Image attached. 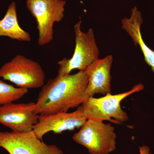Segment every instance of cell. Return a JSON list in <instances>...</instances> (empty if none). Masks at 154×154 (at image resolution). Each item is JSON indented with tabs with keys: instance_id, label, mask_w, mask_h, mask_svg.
Returning a JSON list of instances; mask_svg holds the SVG:
<instances>
[{
	"instance_id": "8",
	"label": "cell",
	"mask_w": 154,
	"mask_h": 154,
	"mask_svg": "<svg viewBox=\"0 0 154 154\" xmlns=\"http://www.w3.org/2000/svg\"><path fill=\"white\" fill-rule=\"evenodd\" d=\"M35 102L8 103L0 106V124L15 132L34 129L39 118L35 113Z\"/></svg>"
},
{
	"instance_id": "9",
	"label": "cell",
	"mask_w": 154,
	"mask_h": 154,
	"mask_svg": "<svg viewBox=\"0 0 154 154\" xmlns=\"http://www.w3.org/2000/svg\"><path fill=\"white\" fill-rule=\"evenodd\" d=\"M87 120L81 106L71 113L62 112L49 115H39L33 131L39 139L42 140L45 135L52 131L60 134L66 131H73L81 127Z\"/></svg>"
},
{
	"instance_id": "12",
	"label": "cell",
	"mask_w": 154,
	"mask_h": 154,
	"mask_svg": "<svg viewBox=\"0 0 154 154\" xmlns=\"http://www.w3.org/2000/svg\"><path fill=\"white\" fill-rule=\"evenodd\" d=\"M5 36L20 41L30 42L29 33L19 26L16 3L9 5L4 18L0 20V36Z\"/></svg>"
},
{
	"instance_id": "2",
	"label": "cell",
	"mask_w": 154,
	"mask_h": 154,
	"mask_svg": "<svg viewBox=\"0 0 154 154\" xmlns=\"http://www.w3.org/2000/svg\"><path fill=\"white\" fill-rule=\"evenodd\" d=\"M144 88L143 85L140 83L124 93L115 95L107 94L100 98L91 97L80 106L87 119L121 124L129 119L127 113L121 108L122 101L131 94L142 91Z\"/></svg>"
},
{
	"instance_id": "14",
	"label": "cell",
	"mask_w": 154,
	"mask_h": 154,
	"mask_svg": "<svg viewBox=\"0 0 154 154\" xmlns=\"http://www.w3.org/2000/svg\"><path fill=\"white\" fill-rule=\"evenodd\" d=\"M139 148L140 154H151L152 153L150 149L148 146L143 145L141 146H140Z\"/></svg>"
},
{
	"instance_id": "6",
	"label": "cell",
	"mask_w": 154,
	"mask_h": 154,
	"mask_svg": "<svg viewBox=\"0 0 154 154\" xmlns=\"http://www.w3.org/2000/svg\"><path fill=\"white\" fill-rule=\"evenodd\" d=\"M66 4L64 0H27V8L36 20L40 46L52 41L54 25L64 17Z\"/></svg>"
},
{
	"instance_id": "10",
	"label": "cell",
	"mask_w": 154,
	"mask_h": 154,
	"mask_svg": "<svg viewBox=\"0 0 154 154\" xmlns=\"http://www.w3.org/2000/svg\"><path fill=\"white\" fill-rule=\"evenodd\" d=\"M113 60V56L109 55L95 61L86 69L88 76V83L85 92L86 100L94 97L95 94L105 96L111 94L110 69Z\"/></svg>"
},
{
	"instance_id": "13",
	"label": "cell",
	"mask_w": 154,
	"mask_h": 154,
	"mask_svg": "<svg viewBox=\"0 0 154 154\" xmlns=\"http://www.w3.org/2000/svg\"><path fill=\"white\" fill-rule=\"evenodd\" d=\"M28 92L27 89L16 88L0 79V106L15 102Z\"/></svg>"
},
{
	"instance_id": "4",
	"label": "cell",
	"mask_w": 154,
	"mask_h": 154,
	"mask_svg": "<svg viewBox=\"0 0 154 154\" xmlns=\"http://www.w3.org/2000/svg\"><path fill=\"white\" fill-rule=\"evenodd\" d=\"M72 137L91 154H108L116 149V135L110 123L87 119Z\"/></svg>"
},
{
	"instance_id": "1",
	"label": "cell",
	"mask_w": 154,
	"mask_h": 154,
	"mask_svg": "<svg viewBox=\"0 0 154 154\" xmlns=\"http://www.w3.org/2000/svg\"><path fill=\"white\" fill-rule=\"evenodd\" d=\"M88 83L86 71L64 76L57 75L42 86L35 102V113L51 115L79 107L86 101Z\"/></svg>"
},
{
	"instance_id": "7",
	"label": "cell",
	"mask_w": 154,
	"mask_h": 154,
	"mask_svg": "<svg viewBox=\"0 0 154 154\" xmlns=\"http://www.w3.org/2000/svg\"><path fill=\"white\" fill-rule=\"evenodd\" d=\"M0 147L10 154H64L61 149L39 139L33 131L15 132L0 131Z\"/></svg>"
},
{
	"instance_id": "3",
	"label": "cell",
	"mask_w": 154,
	"mask_h": 154,
	"mask_svg": "<svg viewBox=\"0 0 154 154\" xmlns=\"http://www.w3.org/2000/svg\"><path fill=\"white\" fill-rule=\"evenodd\" d=\"M82 24V21L80 20L74 26L75 46L73 55L71 58L65 57L57 63L59 75H68L74 69L85 71L90 65L99 59V50L94 30L90 28L84 33L81 30Z\"/></svg>"
},
{
	"instance_id": "5",
	"label": "cell",
	"mask_w": 154,
	"mask_h": 154,
	"mask_svg": "<svg viewBox=\"0 0 154 154\" xmlns=\"http://www.w3.org/2000/svg\"><path fill=\"white\" fill-rule=\"evenodd\" d=\"M1 78L28 90L42 87L45 75L38 63L18 54L0 68Z\"/></svg>"
},
{
	"instance_id": "11",
	"label": "cell",
	"mask_w": 154,
	"mask_h": 154,
	"mask_svg": "<svg viewBox=\"0 0 154 154\" xmlns=\"http://www.w3.org/2000/svg\"><path fill=\"white\" fill-rule=\"evenodd\" d=\"M143 22L141 12L134 7L131 9L130 18L126 17L122 20V28L132 38L134 45L139 46L146 63L151 68L154 74V51L146 45L143 39L140 30Z\"/></svg>"
}]
</instances>
